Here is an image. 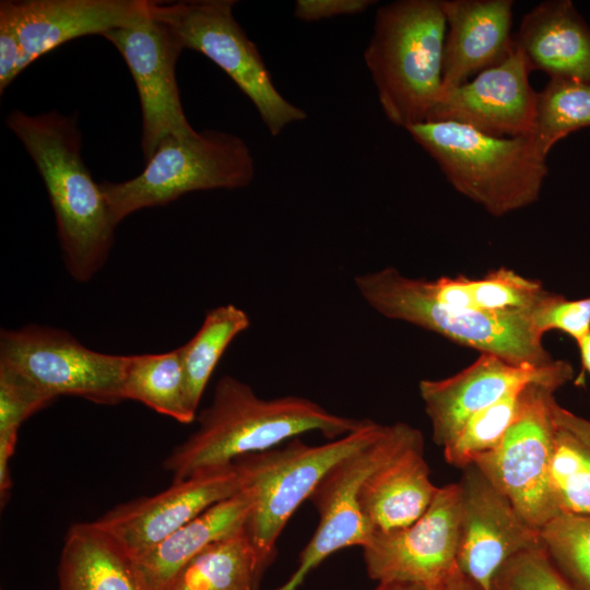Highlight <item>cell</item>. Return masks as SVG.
<instances>
[{"mask_svg": "<svg viewBox=\"0 0 590 590\" xmlns=\"http://www.w3.org/2000/svg\"><path fill=\"white\" fill-rule=\"evenodd\" d=\"M196 420L198 428L164 460L173 482L233 464L239 457L272 449L309 432L333 440L357 429L364 421L334 414L305 397L261 398L229 375L219 379L210 404Z\"/></svg>", "mask_w": 590, "mask_h": 590, "instance_id": "6da1fadb", "label": "cell"}, {"mask_svg": "<svg viewBox=\"0 0 590 590\" xmlns=\"http://www.w3.org/2000/svg\"><path fill=\"white\" fill-rule=\"evenodd\" d=\"M5 125L45 184L67 271L78 282L90 281L107 261L117 226L101 184L82 158L76 115L56 110L28 115L13 109Z\"/></svg>", "mask_w": 590, "mask_h": 590, "instance_id": "7a4b0ae2", "label": "cell"}, {"mask_svg": "<svg viewBox=\"0 0 590 590\" xmlns=\"http://www.w3.org/2000/svg\"><path fill=\"white\" fill-rule=\"evenodd\" d=\"M446 33L441 0H399L377 10L364 60L397 127L424 122L438 101Z\"/></svg>", "mask_w": 590, "mask_h": 590, "instance_id": "3957f363", "label": "cell"}, {"mask_svg": "<svg viewBox=\"0 0 590 590\" xmlns=\"http://www.w3.org/2000/svg\"><path fill=\"white\" fill-rule=\"evenodd\" d=\"M438 164L450 185L493 216L534 203L548 168L531 138H499L452 121L406 129Z\"/></svg>", "mask_w": 590, "mask_h": 590, "instance_id": "277c9868", "label": "cell"}, {"mask_svg": "<svg viewBox=\"0 0 590 590\" xmlns=\"http://www.w3.org/2000/svg\"><path fill=\"white\" fill-rule=\"evenodd\" d=\"M362 298L381 316L411 323L515 365L545 367L556 359L543 344L534 315L481 312L448 308L427 292L424 279L410 278L393 267L356 275Z\"/></svg>", "mask_w": 590, "mask_h": 590, "instance_id": "5b68a950", "label": "cell"}, {"mask_svg": "<svg viewBox=\"0 0 590 590\" xmlns=\"http://www.w3.org/2000/svg\"><path fill=\"white\" fill-rule=\"evenodd\" d=\"M386 425L364 418L362 425L322 445H307L298 437L281 448L249 453L235 464L241 488L252 506L246 532L267 570L276 555V542L296 509L340 460L377 439Z\"/></svg>", "mask_w": 590, "mask_h": 590, "instance_id": "8992f818", "label": "cell"}, {"mask_svg": "<svg viewBox=\"0 0 590 590\" xmlns=\"http://www.w3.org/2000/svg\"><path fill=\"white\" fill-rule=\"evenodd\" d=\"M253 176L255 161L240 137L204 130L191 138H165L135 177L99 184L118 226L139 210L166 205L192 191L244 188Z\"/></svg>", "mask_w": 590, "mask_h": 590, "instance_id": "52a82bcc", "label": "cell"}, {"mask_svg": "<svg viewBox=\"0 0 590 590\" xmlns=\"http://www.w3.org/2000/svg\"><path fill=\"white\" fill-rule=\"evenodd\" d=\"M234 0L149 1L151 17L166 26L184 49L204 55L252 102L271 135L305 120L304 109L276 90L257 46L236 21Z\"/></svg>", "mask_w": 590, "mask_h": 590, "instance_id": "ba28073f", "label": "cell"}, {"mask_svg": "<svg viewBox=\"0 0 590 590\" xmlns=\"http://www.w3.org/2000/svg\"><path fill=\"white\" fill-rule=\"evenodd\" d=\"M129 355L105 354L68 331L27 324L0 332V368L21 378L52 402L60 396L98 404L123 401Z\"/></svg>", "mask_w": 590, "mask_h": 590, "instance_id": "9c48e42d", "label": "cell"}, {"mask_svg": "<svg viewBox=\"0 0 590 590\" xmlns=\"http://www.w3.org/2000/svg\"><path fill=\"white\" fill-rule=\"evenodd\" d=\"M562 386L550 380L527 384L516 418L500 444L472 463L538 530L559 515L551 488V463L557 433L552 403Z\"/></svg>", "mask_w": 590, "mask_h": 590, "instance_id": "30bf717a", "label": "cell"}, {"mask_svg": "<svg viewBox=\"0 0 590 590\" xmlns=\"http://www.w3.org/2000/svg\"><path fill=\"white\" fill-rule=\"evenodd\" d=\"M422 440V433L406 423L386 425L377 439L330 469L309 497L319 516L317 529L299 555L297 569L274 590H297L307 574L331 554L368 543L373 531L358 504L362 483L379 467Z\"/></svg>", "mask_w": 590, "mask_h": 590, "instance_id": "8fae6325", "label": "cell"}, {"mask_svg": "<svg viewBox=\"0 0 590 590\" xmlns=\"http://www.w3.org/2000/svg\"><path fill=\"white\" fill-rule=\"evenodd\" d=\"M102 36L119 51L137 86L144 160L153 155L165 138L197 135L180 101L175 69L184 48L174 34L148 13L134 24Z\"/></svg>", "mask_w": 590, "mask_h": 590, "instance_id": "7c38bea8", "label": "cell"}, {"mask_svg": "<svg viewBox=\"0 0 590 590\" xmlns=\"http://www.w3.org/2000/svg\"><path fill=\"white\" fill-rule=\"evenodd\" d=\"M461 497L458 483L438 487L427 510L408 527L373 533L363 546L369 578L427 587L457 566Z\"/></svg>", "mask_w": 590, "mask_h": 590, "instance_id": "4fadbf2b", "label": "cell"}, {"mask_svg": "<svg viewBox=\"0 0 590 590\" xmlns=\"http://www.w3.org/2000/svg\"><path fill=\"white\" fill-rule=\"evenodd\" d=\"M240 488L233 463L172 482L168 488L118 505L93 522L134 559Z\"/></svg>", "mask_w": 590, "mask_h": 590, "instance_id": "5bb4252c", "label": "cell"}, {"mask_svg": "<svg viewBox=\"0 0 590 590\" xmlns=\"http://www.w3.org/2000/svg\"><path fill=\"white\" fill-rule=\"evenodd\" d=\"M462 471L458 482L461 518L457 566L485 590H492L495 575L507 560L543 543L540 531L476 465Z\"/></svg>", "mask_w": 590, "mask_h": 590, "instance_id": "9a60e30c", "label": "cell"}, {"mask_svg": "<svg viewBox=\"0 0 590 590\" xmlns=\"http://www.w3.org/2000/svg\"><path fill=\"white\" fill-rule=\"evenodd\" d=\"M530 66L516 47L503 62L441 92L425 121H452L499 138H530L538 95Z\"/></svg>", "mask_w": 590, "mask_h": 590, "instance_id": "2e32d148", "label": "cell"}, {"mask_svg": "<svg viewBox=\"0 0 590 590\" xmlns=\"http://www.w3.org/2000/svg\"><path fill=\"white\" fill-rule=\"evenodd\" d=\"M573 376V367L566 361L556 359L550 366L534 367L515 365L482 353L470 366L451 377L421 380L418 391L432 424L433 440L444 448L470 416L512 390L538 380L564 386Z\"/></svg>", "mask_w": 590, "mask_h": 590, "instance_id": "e0dca14e", "label": "cell"}, {"mask_svg": "<svg viewBox=\"0 0 590 590\" xmlns=\"http://www.w3.org/2000/svg\"><path fill=\"white\" fill-rule=\"evenodd\" d=\"M22 46V71L59 46L129 26L149 13V0H4Z\"/></svg>", "mask_w": 590, "mask_h": 590, "instance_id": "ac0fdd59", "label": "cell"}, {"mask_svg": "<svg viewBox=\"0 0 590 590\" xmlns=\"http://www.w3.org/2000/svg\"><path fill=\"white\" fill-rule=\"evenodd\" d=\"M512 0H441L447 23L442 91L468 82L512 54Z\"/></svg>", "mask_w": 590, "mask_h": 590, "instance_id": "d6986e66", "label": "cell"}, {"mask_svg": "<svg viewBox=\"0 0 590 590\" xmlns=\"http://www.w3.org/2000/svg\"><path fill=\"white\" fill-rule=\"evenodd\" d=\"M516 47L531 71L590 84V27L569 0L539 3L521 20Z\"/></svg>", "mask_w": 590, "mask_h": 590, "instance_id": "ffe728a7", "label": "cell"}, {"mask_svg": "<svg viewBox=\"0 0 590 590\" xmlns=\"http://www.w3.org/2000/svg\"><path fill=\"white\" fill-rule=\"evenodd\" d=\"M437 489L429 477L422 440L370 473L359 487L358 504L373 533L386 532L416 521Z\"/></svg>", "mask_w": 590, "mask_h": 590, "instance_id": "44dd1931", "label": "cell"}, {"mask_svg": "<svg viewBox=\"0 0 590 590\" xmlns=\"http://www.w3.org/2000/svg\"><path fill=\"white\" fill-rule=\"evenodd\" d=\"M251 506L250 494L240 488L134 558L135 568L149 590H166L191 558L212 543L244 530Z\"/></svg>", "mask_w": 590, "mask_h": 590, "instance_id": "7402d4cb", "label": "cell"}, {"mask_svg": "<svg viewBox=\"0 0 590 590\" xmlns=\"http://www.w3.org/2000/svg\"><path fill=\"white\" fill-rule=\"evenodd\" d=\"M57 573L58 590H149L133 559L94 522L68 529Z\"/></svg>", "mask_w": 590, "mask_h": 590, "instance_id": "603a6c76", "label": "cell"}, {"mask_svg": "<svg viewBox=\"0 0 590 590\" xmlns=\"http://www.w3.org/2000/svg\"><path fill=\"white\" fill-rule=\"evenodd\" d=\"M424 285L440 305L481 312L534 315L552 294L541 282L524 278L507 268L492 270L480 279L464 275L424 279Z\"/></svg>", "mask_w": 590, "mask_h": 590, "instance_id": "cb8c5ba5", "label": "cell"}, {"mask_svg": "<svg viewBox=\"0 0 590 590\" xmlns=\"http://www.w3.org/2000/svg\"><path fill=\"white\" fill-rule=\"evenodd\" d=\"M264 573L245 528L191 558L166 590H258Z\"/></svg>", "mask_w": 590, "mask_h": 590, "instance_id": "d4e9b609", "label": "cell"}, {"mask_svg": "<svg viewBox=\"0 0 590 590\" xmlns=\"http://www.w3.org/2000/svg\"><path fill=\"white\" fill-rule=\"evenodd\" d=\"M123 400L141 402L182 424L193 422L198 413L189 402L179 349L129 355Z\"/></svg>", "mask_w": 590, "mask_h": 590, "instance_id": "484cf974", "label": "cell"}, {"mask_svg": "<svg viewBox=\"0 0 590 590\" xmlns=\"http://www.w3.org/2000/svg\"><path fill=\"white\" fill-rule=\"evenodd\" d=\"M249 327L250 318L245 310L234 304L221 305L208 310L196 334L178 347L189 402L196 412L224 352Z\"/></svg>", "mask_w": 590, "mask_h": 590, "instance_id": "4316f807", "label": "cell"}, {"mask_svg": "<svg viewBox=\"0 0 590 590\" xmlns=\"http://www.w3.org/2000/svg\"><path fill=\"white\" fill-rule=\"evenodd\" d=\"M590 127V84L550 80L538 95L532 141L547 156L556 142Z\"/></svg>", "mask_w": 590, "mask_h": 590, "instance_id": "83f0119b", "label": "cell"}, {"mask_svg": "<svg viewBox=\"0 0 590 590\" xmlns=\"http://www.w3.org/2000/svg\"><path fill=\"white\" fill-rule=\"evenodd\" d=\"M526 385L470 416L455 439L442 448L447 463L463 469L495 449L516 418Z\"/></svg>", "mask_w": 590, "mask_h": 590, "instance_id": "f1b7e54d", "label": "cell"}, {"mask_svg": "<svg viewBox=\"0 0 590 590\" xmlns=\"http://www.w3.org/2000/svg\"><path fill=\"white\" fill-rule=\"evenodd\" d=\"M551 488L559 515L590 516V446L558 427Z\"/></svg>", "mask_w": 590, "mask_h": 590, "instance_id": "f546056e", "label": "cell"}, {"mask_svg": "<svg viewBox=\"0 0 590 590\" xmlns=\"http://www.w3.org/2000/svg\"><path fill=\"white\" fill-rule=\"evenodd\" d=\"M539 531L556 568L578 590H590V516L560 514Z\"/></svg>", "mask_w": 590, "mask_h": 590, "instance_id": "4dcf8cb0", "label": "cell"}, {"mask_svg": "<svg viewBox=\"0 0 590 590\" xmlns=\"http://www.w3.org/2000/svg\"><path fill=\"white\" fill-rule=\"evenodd\" d=\"M492 590H578L556 568L544 546L507 560L493 579Z\"/></svg>", "mask_w": 590, "mask_h": 590, "instance_id": "1f68e13d", "label": "cell"}, {"mask_svg": "<svg viewBox=\"0 0 590 590\" xmlns=\"http://www.w3.org/2000/svg\"><path fill=\"white\" fill-rule=\"evenodd\" d=\"M50 403L17 376L0 368V457L12 458L22 423Z\"/></svg>", "mask_w": 590, "mask_h": 590, "instance_id": "d6a6232c", "label": "cell"}, {"mask_svg": "<svg viewBox=\"0 0 590 590\" xmlns=\"http://www.w3.org/2000/svg\"><path fill=\"white\" fill-rule=\"evenodd\" d=\"M534 322L543 334L558 330L577 342L590 333V296L573 300L552 293L535 311Z\"/></svg>", "mask_w": 590, "mask_h": 590, "instance_id": "836d02e7", "label": "cell"}, {"mask_svg": "<svg viewBox=\"0 0 590 590\" xmlns=\"http://www.w3.org/2000/svg\"><path fill=\"white\" fill-rule=\"evenodd\" d=\"M22 46L13 13L0 2V94L22 72Z\"/></svg>", "mask_w": 590, "mask_h": 590, "instance_id": "e575fe53", "label": "cell"}, {"mask_svg": "<svg viewBox=\"0 0 590 590\" xmlns=\"http://www.w3.org/2000/svg\"><path fill=\"white\" fill-rule=\"evenodd\" d=\"M373 0H297L294 15L304 22H314L341 15H354L366 11Z\"/></svg>", "mask_w": 590, "mask_h": 590, "instance_id": "d590c367", "label": "cell"}, {"mask_svg": "<svg viewBox=\"0 0 590 590\" xmlns=\"http://www.w3.org/2000/svg\"><path fill=\"white\" fill-rule=\"evenodd\" d=\"M556 400L552 403V415L555 425L565 429L590 446V421L560 406Z\"/></svg>", "mask_w": 590, "mask_h": 590, "instance_id": "8d00e7d4", "label": "cell"}, {"mask_svg": "<svg viewBox=\"0 0 590 590\" xmlns=\"http://www.w3.org/2000/svg\"><path fill=\"white\" fill-rule=\"evenodd\" d=\"M428 588L429 590H485L480 583L461 571L458 566Z\"/></svg>", "mask_w": 590, "mask_h": 590, "instance_id": "74e56055", "label": "cell"}, {"mask_svg": "<svg viewBox=\"0 0 590 590\" xmlns=\"http://www.w3.org/2000/svg\"><path fill=\"white\" fill-rule=\"evenodd\" d=\"M375 590H429L423 583L408 581H382L379 582Z\"/></svg>", "mask_w": 590, "mask_h": 590, "instance_id": "f35d334b", "label": "cell"}, {"mask_svg": "<svg viewBox=\"0 0 590 590\" xmlns=\"http://www.w3.org/2000/svg\"><path fill=\"white\" fill-rule=\"evenodd\" d=\"M576 343L579 349L582 368L590 376V333L578 340Z\"/></svg>", "mask_w": 590, "mask_h": 590, "instance_id": "ab89813d", "label": "cell"}]
</instances>
